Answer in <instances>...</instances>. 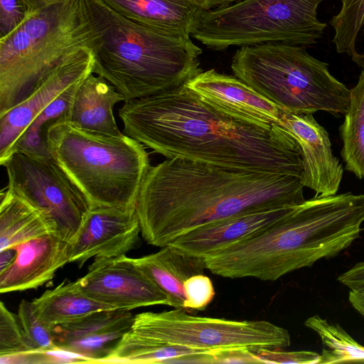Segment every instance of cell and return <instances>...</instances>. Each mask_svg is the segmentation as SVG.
<instances>
[{"mask_svg":"<svg viewBox=\"0 0 364 364\" xmlns=\"http://www.w3.org/2000/svg\"><path fill=\"white\" fill-rule=\"evenodd\" d=\"M304 325L320 336L323 345L318 364L364 362V346L338 324L314 315Z\"/></svg>","mask_w":364,"mask_h":364,"instance_id":"cell-27","label":"cell"},{"mask_svg":"<svg viewBox=\"0 0 364 364\" xmlns=\"http://www.w3.org/2000/svg\"><path fill=\"white\" fill-rule=\"evenodd\" d=\"M122 339L205 350L240 348L254 352L284 349L291 343L287 329L267 321L196 316L176 308L135 315Z\"/></svg>","mask_w":364,"mask_h":364,"instance_id":"cell-9","label":"cell"},{"mask_svg":"<svg viewBox=\"0 0 364 364\" xmlns=\"http://www.w3.org/2000/svg\"><path fill=\"white\" fill-rule=\"evenodd\" d=\"M118 114L125 134L167 159L299 178L303 172L300 146L284 127L237 119L186 84L126 101Z\"/></svg>","mask_w":364,"mask_h":364,"instance_id":"cell-1","label":"cell"},{"mask_svg":"<svg viewBox=\"0 0 364 364\" xmlns=\"http://www.w3.org/2000/svg\"><path fill=\"white\" fill-rule=\"evenodd\" d=\"M339 13L331 20L333 43L364 70V0H341Z\"/></svg>","mask_w":364,"mask_h":364,"instance_id":"cell-25","label":"cell"},{"mask_svg":"<svg viewBox=\"0 0 364 364\" xmlns=\"http://www.w3.org/2000/svg\"><path fill=\"white\" fill-rule=\"evenodd\" d=\"M120 14L157 30L191 37L202 10L195 0H102Z\"/></svg>","mask_w":364,"mask_h":364,"instance_id":"cell-20","label":"cell"},{"mask_svg":"<svg viewBox=\"0 0 364 364\" xmlns=\"http://www.w3.org/2000/svg\"><path fill=\"white\" fill-rule=\"evenodd\" d=\"M135 261L147 277L168 297V306L183 309V284L189 277L203 274L204 259L188 255L168 245Z\"/></svg>","mask_w":364,"mask_h":364,"instance_id":"cell-21","label":"cell"},{"mask_svg":"<svg viewBox=\"0 0 364 364\" xmlns=\"http://www.w3.org/2000/svg\"><path fill=\"white\" fill-rule=\"evenodd\" d=\"M296 205L268 207L243 212L196 228L169 245L188 255L204 259L265 229Z\"/></svg>","mask_w":364,"mask_h":364,"instance_id":"cell-17","label":"cell"},{"mask_svg":"<svg viewBox=\"0 0 364 364\" xmlns=\"http://www.w3.org/2000/svg\"><path fill=\"white\" fill-rule=\"evenodd\" d=\"M329 240L323 218L310 205L301 203L254 235L204 258L205 269L230 279L275 281L322 259Z\"/></svg>","mask_w":364,"mask_h":364,"instance_id":"cell-6","label":"cell"},{"mask_svg":"<svg viewBox=\"0 0 364 364\" xmlns=\"http://www.w3.org/2000/svg\"><path fill=\"white\" fill-rule=\"evenodd\" d=\"M78 85L63 92L36 117L15 142L10 154L21 152L39 157L50 156L46 141L47 130L50 124L64 117Z\"/></svg>","mask_w":364,"mask_h":364,"instance_id":"cell-26","label":"cell"},{"mask_svg":"<svg viewBox=\"0 0 364 364\" xmlns=\"http://www.w3.org/2000/svg\"><path fill=\"white\" fill-rule=\"evenodd\" d=\"M282 125L298 142L303 160L301 184L315 191V196L336 194L343 168L333 154L328 133L312 113L283 109Z\"/></svg>","mask_w":364,"mask_h":364,"instance_id":"cell-15","label":"cell"},{"mask_svg":"<svg viewBox=\"0 0 364 364\" xmlns=\"http://www.w3.org/2000/svg\"><path fill=\"white\" fill-rule=\"evenodd\" d=\"M262 363L318 364L321 355L313 351L263 349L256 351Z\"/></svg>","mask_w":364,"mask_h":364,"instance_id":"cell-32","label":"cell"},{"mask_svg":"<svg viewBox=\"0 0 364 364\" xmlns=\"http://www.w3.org/2000/svg\"><path fill=\"white\" fill-rule=\"evenodd\" d=\"M30 350L17 314L0 302V356Z\"/></svg>","mask_w":364,"mask_h":364,"instance_id":"cell-29","label":"cell"},{"mask_svg":"<svg viewBox=\"0 0 364 364\" xmlns=\"http://www.w3.org/2000/svg\"><path fill=\"white\" fill-rule=\"evenodd\" d=\"M183 309L204 310L215 296L213 284L203 274L193 275L183 284Z\"/></svg>","mask_w":364,"mask_h":364,"instance_id":"cell-30","label":"cell"},{"mask_svg":"<svg viewBox=\"0 0 364 364\" xmlns=\"http://www.w3.org/2000/svg\"><path fill=\"white\" fill-rule=\"evenodd\" d=\"M323 0H242L201 10L191 36L208 48L279 43L305 48L321 38L326 24L317 18Z\"/></svg>","mask_w":364,"mask_h":364,"instance_id":"cell-8","label":"cell"},{"mask_svg":"<svg viewBox=\"0 0 364 364\" xmlns=\"http://www.w3.org/2000/svg\"><path fill=\"white\" fill-rule=\"evenodd\" d=\"M92 73L76 87L63 120L89 131L119 134L113 114L114 106L124 97L100 75Z\"/></svg>","mask_w":364,"mask_h":364,"instance_id":"cell-19","label":"cell"},{"mask_svg":"<svg viewBox=\"0 0 364 364\" xmlns=\"http://www.w3.org/2000/svg\"><path fill=\"white\" fill-rule=\"evenodd\" d=\"M50 234L40 213L9 189L1 192L0 251Z\"/></svg>","mask_w":364,"mask_h":364,"instance_id":"cell-23","label":"cell"},{"mask_svg":"<svg viewBox=\"0 0 364 364\" xmlns=\"http://www.w3.org/2000/svg\"><path fill=\"white\" fill-rule=\"evenodd\" d=\"M92 299L113 309L168 305L167 296L147 277L135 259L122 255L96 258L87 274L77 279Z\"/></svg>","mask_w":364,"mask_h":364,"instance_id":"cell-11","label":"cell"},{"mask_svg":"<svg viewBox=\"0 0 364 364\" xmlns=\"http://www.w3.org/2000/svg\"><path fill=\"white\" fill-rule=\"evenodd\" d=\"M30 14L41 11L50 6L64 3L68 0H22Z\"/></svg>","mask_w":364,"mask_h":364,"instance_id":"cell-35","label":"cell"},{"mask_svg":"<svg viewBox=\"0 0 364 364\" xmlns=\"http://www.w3.org/2000/svg\"><path fill=\"white\" fill-rule=\"evenodd\" d=\"M89 47L78 0L31 14L0 38V116L23 101L39 80L67 55Z\"/></svg>","mask_w":364,"mask_h":364,"instance_id":"cell-7","label":"cell"},{"mask_svg":"<svg viewBox=\"0 0 364 364\" xmlns=\"http://www.w3.org/2000/svg\"><path fill=\"white\" fill-rule=\"evenodd\" d=\"M343 146L341 156L346 169L364 178V70L356 85L350 89V101L340 127Z\"/></svg>","mask_w":364,"mask_h":364,"instance_id":"cell-24","label":"cell"},{"mask_svg":"<svg viewBox=\"0 0 364 364\" xmlns=\"http://www.w3.org/2000/svg\"><path fill=\"white\" fill-rule=\"evenodd\" d=\"M231 69L235 77L279 108L292 112L345 114L350 90L328 65L304 47L279 43L240 47Z\"/></svg>","mask_w":364,"mask_h":364,"instance_id":"cell-5","label":"cell"},{"mask_svg":"<svg viewBox=\"0 0 364 364\" xmlns=\"http://www.w3.org/2000/svg\"><path fill=\"white\" fill-rule=\"evenodd\" d=\"M17 252L14 247L0 251V272L9 267L14 261Z\"/></svg>","mask_w":364,"mask_h":364,"instance_id":"cell-38","label":"cell"},{"mask_svg":"<svg viewBox=\"0 0 364 364\" xmlns=\"http://www.w3.org/2000/svg\"><path fill=\"white\" fill-rule=\"evenodd\" d=\"M46 141L50 156L90 208H136L151 166L144 144L122 133L85 130L63 119L50 125Z\"/></svg>","mask_w":364,"mask_h":364,"instance_id":"cell-4","label":"cell"},{"mask_svg":"<svg viewBox=\"0 0 364 364\" xmlns=\"http://www.w3.org/2000/svg\"><path fill=\"white\" fill-rule=\"evenodd\" d=\"M348 299L353 307L364 317V286L350 289Z\"/></svg>","mask_w":364,"mask_h":364,"instance_id":"cell-36","label":"cell"},{"mask_svg":"<svg viewBox=\"0 0 364 364\" xmlns=\"http://www.w3.org/2000/svg\"><path fill=\"white\" fill-rule=\"evenodd\" d=\"M337 279L350 289L364 286V262H358Z\"/></svg>","mask_w":364,"mask_h":364,"instance_id":"cell-34","label":"cell"},{"mask_svg":"<svg viewBox=\"0 0 364 364\" xmlns=\"http://www.w3.org/2000/svg\"><path fill=\"white\" fill-rule=\"evenodd\" d=\"M30 15L22 0H0V38L15 31Z\"/></svg>","mask_w":364,"mask_h":364,"instance_id":"cell-31","label":"cell"},{"mask_svg":"<svg viewBox=\"0 0 364 364\" xmlns=\"http://www.w3.org/2000/svg\"><path fill=\"white\" fill-rule=\"evenodd\" d=\"M93 68L91 49L78 48L44 74L23 101L0 116V161L10 154L15 142L36 117L63 92L92 73Z\"/></svg>","mask_w":364,"mask_h":364,"instance_id":"cell-12","label":"cell"},{"mask_svg":"<svg viewBox=\"0 0 364 364\" xmlns=\"http://www.w3.org/2000/svg\"><path fill=\"white\" fill-rule=\"evenodd\" d=\"M16 259L0 272L1 294L37 289L69 262L68 243L51 234L15 247Z\"/></svg>","mask_w":364,"mask_h":364,"instance_id":"cell-18","label":"cell"},{"mask_svg":"<svg viewBox=\"0 0 364 364\" xmlns=\"http://www.w3.org/2000/svg\"><path fill=\"white\" fill-rule=\"evenodd\" d=\"M186 85L203 100L237 119L264 127H284L283 109L235 75L210 69L201 71Z\"/></svg>","mask_w":364,"mask_h":364,"instance_id":"cell-14","label":"cell"},{"mask_svg":"<svg viewBox=\"0 0 364 364\" xmlns=\"http://www.w3.org/2000/svg\"><path fill=\"white\" fill-rule=\"evenodd\" d=\"M33 301L38 318L50 328L70 322L92 312L113 309L88 296L78 280L63 282Z\"/></svg>","mask_w":364,"mask_h":364,"instance_id":"cell-22","label":"cell"},{"mask_svg":"<svg viewBox=\"0 0 364 364\" xmlns=\"http://www.w3.org/2000/svg\"><path fill=\"white\" fill-rule=\"evenodd\" d=\"M140 232L134 208H90L77 235L68 244L69 262L81 267L91 258L125 255L137 245Z\"/></svg>","mask_w":364,"mask_h":364,"instance_id":"cell-13","label":"cell"},{"mask_svg":"<svg viewBox=\"0 0 364 364\" xmlns=\"http://www.w3.org/2000/svg\"><path fill=\"white\" fill-rule=\"evenodd\" d=\"M202 10H210L225 6L242 0H195Z\"/></svg>","mask_w":364,"mask_h":364,"instance_id":"cell-37","label":"cell"},{"mask_svg":"<svg viewBox=\"0 0 364 364\" xmlns=\"http://www.w3.org/2000/svg\"><path fill=\"white\" fill-rule=\"evenodd\" d=\"M17 316L30 350L57 349L52 328L37 316L33 301L23 299L19 304Z\"/></svg>","mask_w":364,"mask_h":364,"instance_id":"cell-28","label":"cell"},{"mask_svg":"<svg viewBox=\"0 0 364 364\" xmlns=\"http://www.w3.org/2000/svg\"><path fill=\"white\" fill-rule=\"evenodd\" d=\"M94 58L93 73L124 102L187 83L200 73L202 49L191 37L133 21L102 0H78Z\"/></svg>","mask_w":364,"mask_h":364,"instance_id":"cell-3","label":"cell"},{"mask_svg":"<svg viewBox=\"0 0 364 364\" xmlns=\"http://www.w3.org/2000/svg\"><path fill=\"white\" fill-rule=\"evenodd\" d=\"M209 363H262L254 351L231 348L214 350Z\"/></svg>","mask_w":364,"mask_h":364,"instance_id":"cell-33","label":"cell"},{"mask_svg":"<svg viewBox=\"0 0 364 364\" xmlns=\"http://www.w3.org/2000/svg\"><path fill=\"white\" fill-rule=\"evenodd\" d=\"M134 316L126 309H107L52 328L57 348L70 351L90 363H105L130 329Z\"/></svg>","mask_w":364,"mask_h":364,"instance_id":"cell-16","label":"cell"},{"mask_svg":"<svg viewBox=\"0 0 364 364\" xmlns=\"http://www.w3.org/2000/svg\"><path fill=\"white\" fill-rule=\"evenodd\" d=\"M0 164L6 170V188L40 213L50 234L70 243L90 207L52 157L14 152Z\"/></svg>","mask_w":364,"mask_h":364,"instance_id":"cell-10","label":"cell"},{"mask_svg":"<svg viewBox=\"0 0 364 364\" xmlns=\"http://www.w3.org/2000/svg\"><path fill=\"white\" fill-rule=\"evenodd\" d=\"M304 201V186L293 176L236 171L173 158L150 166L135 210L144 240L162 247L212 222Z\"/></svg>","mask_w":364,"mask_h":364,"instance_id":"cell-2","label":"cell"}]
</instances>
